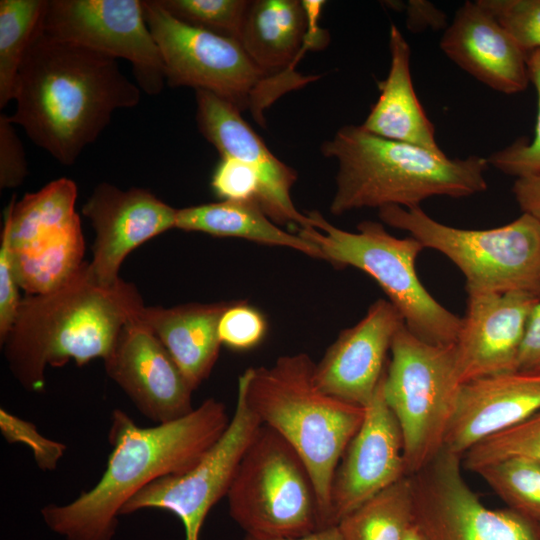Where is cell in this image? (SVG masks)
Here are the masks:
<instances>
[{
	"label": "cell",
	"instance_id": "6da1fadb",
	"mask_svg": "<svg viewBox=\"0 0 540 540\" xmlns=\"http://www.w3.org/2000/svg\"><path fill=\"white\" fill-rule=\"evenodd\" d=\"M141 89L117 59L56 39L39 24L20 66L10 120L59 163L70 166Z\"/></svg>",
	"mask_w": 540,
	"mask_h": 540
},
{
	"label": "cell",
	"instance_id": "7a4b0ae2",
	"mask_svg": "<svg viewBox=\"0 0 540 540\" xmlns=\"http://www.w3.org/2000/svg\"><path fill=\"white\" fill-rule=\"evenodd\" d=\"M225 405L208 398L188 415L140 427L124 411L112 412L109 454L99 481L75 500L49 504L40 513L64 540H113L123 506L141 489L193 468L229 425Z\"/></svg>",
	"mask_w": 540,
	"mask_h": 540
},
{
	"label": "cell",
	"instance_id": "3957f363",
	"mask_svg": "<svg viewBox=\"0 0 540 540\" xmlns=\"http://www.w3.org/2000/svg\"><path fill=\"white\" fill-rule=\"evenodd\" d=\"M145 307L136 286L120 279L102 286L89 263L64 284L21 300L14 324L1 345L8 367L29 392L45 389L47 366H78L111 353L123 326Z\"/></svg>",
	"mask_w": 540,
	"mask_h": 540
},
{
	"label": "cell",
	"instance_id": "277c9868",
	"mask_svg": "<svg viewBox=\"0 0 540 540\" xmlns=\"http://www.w3.org/2000/svg\"><path fill=\"white\" fill-rule=\"evenodd\" d=\"M338 164L330 212L400 206L411 209L435 196L463 198L487 190L486 157L452 159L405 142L386 139L361 125H346L321 146Z\"/></svg>",
	"mask_w": 540,
	"mask_h": 540
},
{
	"label": "cell",
	"instance_id": "5b68a950",
	"mask_svg": "<svg viewBox=\"0 0 540 540\" xmlns=\"http://www.w3.org/2000/svg\"><path fill=\"white\" fill-rule=\"evenodd\" d=\"M315 363L297 353L271 366L251 367L238 379L246 402L265 425L285 439L305 463L315 486L320 529L331 523V487L341 457L361 426L365 407L323 392Z\"/></svg>",
	"mask_w": 540,
	"mask_h": 540
},
{
	"label": "cell",
	"instance_id": "8992f818",
	"mask_svg": "<svg viewBox=\"0 0 540 540\" xmlns=\"http://www.w3.org/2000/svg\"><path fill=\"white\" fill-rule=\"evenodd\" d=\"M143 7L162 56L166 84L209 91L239 111H249L259 125H265V110L281 96L318 78L295 70L268 74L237 39L186 24L157 0H144Z\"/></svg>",
	"mask_w": 540,
	"mask_h": 540
},
{
	"label": "cell",
	"instance_id": "52a82bcc",
	"mask_svg": "<svg viewBox=\"0 0 540 540\" xmlns=\"http://www.w3.org/2000/svg\"><path fill=\"white\" fill-rule=\"evenodd\" d=\"M312 227L298 234L316 245L335 267H354L381 287L398 310L406 328L435 345L455 343L462 317L440 304L419 280L416 260L424 246L416 238L391 235L381 223L365 220L356 232L340 229L321 213H307Z\"/></svg>",
	"mask_w": 540,
	"mask_h": 540
},
{
	"label": "cell",
	"instance_id": "ba28073f",
	"mask_svg": "<svg viewBox=\"0 0 540 540\" xmlns=\"http://www.w3.org/2000/svg\"><path fill=\"white\" fill-rule=\"evenodd\" d=\"M379 217L446 256L464 275L468 295L520 291L540 297V221L527 213L490 229L445 225L421 207L385 206Z\"/></svg>",
	"mask_w": 540,
	"mask_h": 540
},
{
	"label": "cell",
	"instance_id": "9c48e42d",
	"mask_svg": "<svg viewBox=\"0 0 540 540\" xmlns=\"http://www.w3.org/2000/svg\"><path fill=\"white\" fill-rule=\"evenodd\" d=\"M226 497L230 516L245 535L287 538L320 529L317 494L305 463L265 425L243 454Z\"/></svg>",
	"mask_w": 540,
	"mask_h": 540
},
{
	"label": "cell",
	"instance_id": "30bf717a",
	"mask_svg": "<svg viewBox=\"0 0 540 540\" xmlns=\"http://www.w3.org/2000/svg\"><path fill=\"white\" fill-rule=\"evenodd\" d=\"M390 352L384 396L400 426L406 475L411 476L444 446L461 382L453 344L425 342L403 324Z\"/></svg>",
	"mask_w": 540,
	"mask_h": 540
},
{
	"label": "cell",
	"instance_id": "8fae6325",
	"mask_svg": "<svg viewBox=\"0 0 540 540\" xmlns=\"http://www.w3.org/2000/svg\"><path fill=\"white\" fill-rule=\"evenodd\" d=\"M77 186L68 178L48 183L4 214L15 272L27 295L52 291L85 263V241L75 211Z\"/></svg>",
	"mask_w": 540,
	"mask_h": 540
},
{
	"label": "cell",
	"instance_id": "7c38bea8",
	"mask_svg": "<svg viewBox=\"0 0 540 540\" xmlns=\"http://www.w3.org/2000/svg\"><path fill=\"white\" fill-rule=\"evenodd\" d=\"M462 466V456L443 446L409 476L413 522L425 540H540L538 522L510 508L485 506Z\"/></svg>",
	"mask_w": 540,
	"mask_h": 540
},
{
	"label": "cell",
	"instance_id": "4fadbf2b",
	"mask_svg": "<svg viewBox=\"0 0 540 540\" xmlns=\"http://www.w3.org/2000/svg\"><path fill=\"white\" fill-rule=\"evenodd\" d=\"M40 27L56 39L127 60L146 94H159L166 85L141 0H46Z\"/></svg>",
	"mask_w": 540,
	"mask_h": 540
},
{
	"label": "cell",
	"instance_id": "5bb4252c",
	"mask_svg": "<svg viewBox=\"0 0 540 540\" xmlns=\"http://www.w3.org/2000/svg\"><path fill=\"white\" fill-rule=\"evenodd\" d=\"M261 426L238 385L229 425L205 456L190 470L160 477L145 486L123 506L120 515L162 509L179 518L185 540H199L209 511L227 496L240 460Z\"/></svg>",
	"mask_w": 540,
	"mask_h": 540
},
{
	"label": "cell",
	"instance_id": "9a60e30c",
	"mask_svg": "<svg viewBox=\"0 0 540 540\" xmlns=\"http://www.w3.org/2000/svg\"><path fill=\"white\" fill-rule=\"evenodd\" d=\"M104 366L137 410L156 425L194 410V390L140 314L123 326Z\"/></svg>",
	"mask_w": 540,
	"mask_h": 540
},
{
	"label": "cell",
	"instance_id": "2e32d148",
	"mask_svg": "<svg viewBox=\"0 0 540 540\" xmlns=\"http://www.w3.org/2000/svg\"><path fill=\"white\" fill-rule=\"evenodd\" d=\"M383 380L384 375L336 468L331 487L332 525L407 476L402 432L385 400Z\"/></svg>",
	"mask_w": 540,
	"mask_h": 540
},
{
	"label": "cell",
	"instance_id": "e0dca14e",
	"mask_svg": "<svg viewBox=\"0 0 540 540\" xmlns=\"http://www.w3.org/2000/svg\"><path fill=\"white\" fill-rule=\"evenodd\" d=\"M95 230L92 277L102 286L121 278L119 269L127 255L147 240L175 228L177 209L147 189L122 190L107 182L98 184L82 207Z\"/></svg>",
	"mask_w": 540,
	"mask_h": 540
},
{
	"label": "cell",
	"instance_id": "ac0fdd59",
	"mask_svg": "<svg viewBox=\"0 0 540 540\" xmlns=\"http://www.w3.org/2000/svg\"><path fill=\"white\" fill-rule=\"evenodd\" d=\"M196 123L202 136L221 157L235 158L259 174L262 193L259 206L277 225L312 227L291 199L296 171L279 160L243 119L235 106L205 90H195Z\"/></svg>",
	"mask_w": 540,
	"mask_h": 540
},
{
	"label": "cell",
	"instance_id": "d6986e66",
	"mask_svg": "<svg viewBox=\"0 0 540 540\" xmlns=\"http://www.w3.org/2000/svg\"><path fill=\"white\" fill-rule=\"evenodd\" d=\"M540 297L520 291L470 294L454 345L461 384L518 370L533 307Z\"/></svg>",
	"mask_w": 540,
	"mask_h": 540
},
{
	"label": "cell",
	"instance_id": "ffe728a7",
	"mask_svg": "<svg viewBox=\"0 0 540 540\" xmlns=\"http://www.w3.org/2000/svg\"><path fill=\"white\" fill-rule=\"evenodd\" d=\"M404 324L398 310L378 299L354 326L343 330L315 364L314 380L320 390L365 407L385 372L393 338Z\"/></svg>",
	"mask_w": 540,
	"mask_h": 540
},
{
	"label": "cell",
	"instance_id": "44dd1931",
	"mask_svg": "<svg viewBox=\"0 0 540 540\" xmlns=\"http://www.w3.org/2000/svg\"><path fill=\"white\" fill-rule=\"evenodd\" d=\"M540 411V371L515 370L460 385L444 447L463 455Z\"/></svg>",
	"mask_w": 540,
	"mask_h": 540
},
{
	"label": "cell",
	"instance_id": "7402d4cb",
	"mask_svg": "<svg viewBox=\"0 0 540 540\" xmlns=\"http://www.w3.org/2000/svg\"><path fill=\"white\" fill-rule=\"evenodd\" d=\"M439 45L462 70L500 93H520L530 83L527 54L477 1L457 9Z\"/></svg>",
	"mask_w": 540,
	"mask_h": 540
},
{
	"label": "cell",
	"instance_id": "603a6c76",
	"mask_svg": "<svg viewBox=\"0 0 540 540\" xmlns=\"http://www.w3.org/2000/svg\"><path fill=\"white\" fill-rule=\"evenodd\" d=\"M313 20L306 1H249L238 41L263 71L285 73L294 70L306 48L319 43Z\"/></svg>",
	"mask_w": 540,
	"mask_h": 540
},
{
	"label": "cell",
	"instance_id": "cb8c5ba5",
	"mask_svg": "<svg viewBox=\"0 0 540 540\" xmlns=\"http://www.w3.org/2000/svg\"><path fill=\"white\" fill-rule=\"evenodd\" d=\"M389 51V72L379 82V97L361 126L386 139L444 153L436 141L434 126L413 86L410 46L394 24H391L389 31Z\"/></svg>",
	"mask_w": 540,
	"mask_h": 540
},
{
	"label": "cell",
	"instance_id": "d4e9b609",
	"mask_svg": "<svg viewBox=\"0 0 540 540\" xmlns=\"http://www.w3.org/2000/svg\"><path fill=\"white\" fill-rule=\"evenodd\" d=\"M229 303L145 306L140 313L193 390L208 378L218 358L221 345L218 324Z\"/></svg>",
	"mask_w": 540,
	"mask_h": 540
},
{
	"label": "cell",
	"instance_id": "484cf974",
	"mask_svg": "<svg viewBox=\"0 0 540 540\" xmlns=\"http://www.w3.org/2000/svg\"><path fill=\"white\" fill-rule=\"evenodd\" d=\"M175 228L287 247L325 260L316 245L299 234L281 229L255 201L222 200L177 209Z\"/></svg>",
	"mask_w": 540,
	"mask_h": 540
},
{
	"label": "cell",
	"instance_id": "4316f807",
	"mask_svg": "<svg viewBox=\"0 0 540 540\" xmlns=\"http://www.w3.org/2000/svg\"><path fill=\"white\" fill-rule=\"evenodd\" d=\"M413 523L409 476L384 489L337 524L342 540H404Z\"/></svg>",
	"mask_w": 540,
	"mask_h": 540
},
{
	"label": "cell",
	"instance_id": "83f0119b",
	"mask_svg": "<svg viewBox=\"0 0 540 540\" xmlns=\"http://www.w3.org/2000/svg\"><path fill=\"white\" fill-rule=\"evenodd\" d=\"M46 0L0 1V108L14 100L20 66L37 31Z\"/></svg>",
	"mask_w": 540,
	"mask_h": 540
},
{
	"label": "cell",
	"instance_id": "f1b7e54d",
	"mask_svg": "<svg viewBox=\"0 0 540 540\" xmlns=\"http://www.w3.org/2000/svg\"><path fill=\"white\" fill-rule=\"evenodd\" d=\"M480 475L508 508L540 521V460L510 457L478 468Z\"/></svg>",
	"mask_w": 540,
	"mask_h": 540
},
{
	"label": "cell",
	"instance_id": "f546056e",
	"mask_svg": "<svg viewBox=\"0 0 540 540\" xmlns=\"http://www.w3.org/2000/svg\"><path fill=\"white\" fill-rule=\"evenodd\" d=\"M510 457L540 460V411L470 448L462 457V465L475 472L482 466Z\"/></svg>",
	"mask_w": 540,
	"mask_h": 540
},
{
	"label": "cell",
	"instance_id": "4dcf8cb0",
	"mask_svg": "<svg viewBox=\"0 0 540 540\" xmlns=\"http://www.w3.org/2000/svg\"><path fill=\"white\" fill-rule=\"evenodd\" d=\"M178 20L238 40L247 0H157Z\"/></svg>",
	"mask_w": 540,
	"mask_h": 540
},
{
	"label": "cell",
	"instance_id": "1f68e13d",
	"mask_svg": "<svg viewBox=\"0 0 540 540\" xmlns=\"http://www.w3.org/2000/svg\"><path fill=\"white\" fill-rule=\"evenodd\" d=\"M527 70L538 98L534 136L530 140H516L486 157L489 165L516 179L540 173V49L527 54Z\"/></svg>",
	"mask_w": 540,
	"mask_h": 540
},
{
	"label": "cell",
	"instance_id": "d6a6232c",
	"mask_svg": "<svg viewBox=\"0 0 540 540\" xmlns=\"http://www.w3.org/2000/svg\"><path fill=\"white\" fill-rule=\"evenodd\" d=\"M526 53L540 49V0H476Z\"/></svg>",
	"mask_w": 540,
	"mask_h": 540
},
{
	"label": "cell",
	"instance_id": "836d02e7",
	"mask_svg": "<svg viewBox=\"0 0 540 540\" xmlns=\"http://www.w3.org/2000/svg\"><path fill=\"white\" fill-rule=\"evenodd\" d=\"M266 320L259 310L244 301L230 302L218 324L221 344L234 350H248L261 342Z\"/></svg>",
	"mask_w": 540,
	"mask_h": 540
},
{
	"label": "cell",
	"instance_id": "e575fe53",
	"mask_svg": "<svg viewBox=\"0 0 540 540\" xmlns=\"http://www.w3.org/2000/svg\"><path fill=\"white\" fill-rule=\"evenodd\" d=\"M0 430L8 443H23L32 451L36 465L42 471H53L67 446L40 434L37 427L5 409H0Z\"/></svg>",
	"mask_w": 540,
	"mask_h": 540
},
{
	"label": "cell",
	"instance_id": "d590c367",
	"mask_svg": "<svg viewBox=\"0 0 540 540\" xmlns=\"http://www.w3.org/2000/svg\"><path fill=\"white\" fill-rule=\"evenodd\" d=\"M211 187L222 200L255 201L258 205L262 193L258 172L231 157H221L214 169Z\"/></svg>",
	"mask_w": 540,
	"mask_h": 540
},
{
	"label": "cell",
	"instance_id": "8d00e7d4",
	"mask_svg": "<svg viewBox=\"0 0 540 540\" xmlns=\"http://www.w3.org/2000/svg\"><path fill=\"white\" fill-rule=\"evenodd\" d=\"M28 174L24 147L9 116L0 115V188H16Z\"/></svg>",
	"mask_w": 540,
	"mask_h": 540
},
{
	"label": "cell",
	"instance_id": "74e56055",
	"mask_svg": "<svg viewBox=\"0 0 540 540\" xmlns=\"http://www.w3.org/2000/svg\"><path fill=\"white\" fill-rule=\"evenodd\" d=\"M12 252L7 233L2 230L0 246V343L7 338L21 303Z\"/></svg>",
	"mask_w": 540,
	"mask_h": 540
},
{
	"label": "cell",
	"instance_id": "f35d334b",
	"mask_svg": "<svg viewBox=\"0 0 540 540\" xmlns=\"http://www.w3.org/2000/svg\"><path fill=\"white\" fill-rule=\"evenodd\" d=\"M518 370L540 371V299L530 314L518 358Z\"/></svg>",
	"mask_w": 540,
	"mask_h": 540
},
{
	"label": "cell",
	"instance_id": "ab89813d",
	"mask_svg": "<svg viewBox=\"0 0 540 540\" xmlns=\"http://www.w3.org/2000/svg\"><path fill=\"white\" fill-rule=\"evenodd\" d=\"M403 8L406 11L407 26L413 32L428 28L445 29L448 25L446 15L428 1L410 0Z\"/></svg>",
	"mask_w": 540,
	"mask_h": 540
},
{
	"label": "cell",
	"instance_id": "60d3db41",
	"mask_svg": "<svg viewBox=\"0 0 540 540\" xmlns=\"http://www.w3.org/2000/svg\"><path fill=\"white\" fill-rule=\"evenodd\" d=\"M512 192L522 210L540 221V173L517 178Z\"/></svg>",
	"mask_w": 540,
	"mask_h": 540
},
{
	"label": "cell",
	"instance_id": "b9f144b4",
	"mask_svg": "<svg viewBox=\"0 0 540 540\" xmlns=\"http://www.w3.org/2000/svg\"><path fill=\"white\" fill-rule=\"evenodd\" d=\"M244 540H342V536L338 526L334 525L318 529L312 533L299 537L259 538L245 535Z\"/></svg>",
	"mask_w": 540,
	"mask_h": 540
},
{
	"label": "cell",
	"instance_id": "7bdbcfd3",
	"mask_svg": "<svg viewBox=\"0 0 540 540\" xmlns=\"http://www.w3.org/2000/svg\"><path fill=\"white\" fill-rule=\"evenodd\" d=\"M404 540H425V538L413 522L408 529Z\"/></svg>",
	"mask_w": 540,
	"mask_h": 540
},
{
	"label": "cell",
	"instance_id": "ee69618b",
	"mask_svg": "<svg viewBox=\"0 0 540 540\" xmlns=\"http://www.w3.org/2000/svg\"><path fill=\"white\" fill-rule=\"evenodd\" d=\"M539 526H540V521L538 522Z\"/></svg>",
	"mask_w": 540,
	"mask_h": 540
}]
</instances>
